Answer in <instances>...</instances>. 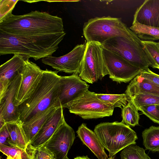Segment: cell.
<instances>
[{
	"mask_svg": "<svg viewBox=\"0 0 159 159\" xmlns=\"http://www.w3.org/2000/svg\"><path fill=\"white\" fill-rule=\"evenodd\" d=\"M0 31L15 36L43 35L65 32L61 18L37 11L20 15L9 14L0 21Z\"/></svg>",
	"mask_w": 159,
	"mask_h": 159,
	"instance_id": "cell-1",
	"label": "cell"
},
{
	"mask_svg": "<svg viewBox=\"0 0 159 159\" xmlns=\"http://www.w3.org/2000/svg\"><path fill=\"white\" fill-rule=\"evenodd\" d=\"M66 34L15 36L0 31V54H19L35 60L46 58L57 49Z\"/></svg>",
	"mask_w": 159,
	"mask_h": 159,
	"instance_id": "cell-2",
	"label": "cell"
},
{
	"mask_svg": "<svg viewBox=\"0 0 159 159\" xmlns=\"http://www.w3.org/2000/svg\"><path fill=\"white\" fill-rule=\"evenodd\" d=\"M58 71L43 70L37 86L30 97L18 106L19 120L23 124L33 119L50 108L61 104L58 99L60 80Z\"/></svg>",
	"mask_w": 159,
	"mask_h": 159,
	"instance_id": "cell-3",
	"label": "cell"
},
{
	"mask_svg": "<svg viewBox=\"0 0 159 159\" xmlns=\"http://www.w3.org/2000/svg\"><path fill=\"white\" fill-rule=\"evenodd\" d=\"M83 34L87 42H95L102 44L111 38L120 37L142 46L141 40L120 18L108 16L91 18L84 23Z\"/></svg>",
	"mask_w": 159,
	"mask_h": 159,
	"instance_id": "cell-4",
	"label": "cell"
},
{
	"mask_svg": "<svg viewBox=\"0 0 159 159\" xmlns=\"http://www.w3.org/2000/svg\"><path fill=\"white\" fill-rule=\"evenodd\" d=\"M94 131L108 152L109 157L129 145L135 144L138 139L136 132L121 122L100 123L95 126Z\"/></svg>",
	"mask_w": 159,
	"mask_h": 159,
	"instance_id": "cell-5",
	"label": "cell"
},
{
	"mask_svg": "<svg viewBox=\"0 0 159 159\" xmlns=\"http://www.w3.org/2000/svg\"><path fill=\"white\" fill-rule=\"evenodd\" d=\"M79 76L86 83L93 84L108 75L103 55L102 45L87 42Z\"/></svg>",
	"mask_w": 159,
	"mask_h": 159,
	"instance_id": "cell-6",
	"label": "cell"
},
{
	"mask_svg": "<svg viewBox=\"0 0 159 159\" xmlns=\"http://www.w3.org/2000/svg\"><path fill=\"white\" fill-rule=\"evenodd\" d=\"M103 48L118 55L143 70L148 68V61L143 46L122 37H115L105 42Z\"/></svg>",
	"mask_w": 159,
	"mask_h": 159,
	"instance_id": "cell-7",
	"label": "cell"
},
{
	"mask_svg": "<svg viewBox=\"0 0 159 159\" xmlns=\"http://www.w3.org/2000/svg\"><path fill=\"white\" fill-rule=\"evenodd\" d=\"M96 93L88 90L68 108L71 113L84 119H97L112 115L114 108L100 100Z\"/></svg>",
	"mask_w": 159,
	"mask_h": 159,
	"instance_id": "cell-8",
	"label": "cell"
},
{
	"mask_svg": "<svg viewBox=\"0 0 159 159\" xmlns=\"http://www.w3.org/2000/svg\"><path fill=\"white\" fill-rule=\"evenodd\" d=\"M102 52L108 75L114 81L119 83L128 82L142 70L118 55L103 48Z\"/></svg>",
	"mask_w": 159,
	"mask_h": 159,
	"instance_id": "cell-9",
	"label": "cell"
},
{
	"mask_svg": "<svg viewBox=\"0 0 159 159\" xmlns=\"http://www.w3.org/2000/svg\"><path fill=\"white\" fill-rule=\"evenodd\" d=\"M89 87V85L82 80L78 74L61 76L58 99L62 107L68 109L74 102L88 90Z\"/></svg>",
	"mask_w": 159,
	"mask_h": 159,
	"instance_id": "cell-10",
	"label": "cell"
},
{
	"mask_svg": "<svg viewBox=\"0 0 159 159\" xmlns=\"http://www.w3.org/2000/svg\"><path fill=\"white\" fill-rule=\"evenodd\" d=\"M85 47L86 44H78L66 54L60 57L50 56L42 61L58 71L79 74Z\"/></svg>",
	"mask_w": 159,
	"mask_h": 159,
	"instance_id": "cell-11",
	"label": "cell"
},
{
	"mask_svg": "<svg viewBox=\"0 0 159 159\" xmlns=\"http://www.w3.org/2000/svg\"><path fill=\"white\" fill-rule=\"evenodd\" d=\"M75 138L74 129L65 121L44 146L56 159H69L68 153Z\"/></svg>",
	"mask_w": 159,
	"mask_h": 159,
	"instance_id": "cell-12",
	"label": "cell"
},
{
	"mask_svg": "<svg viewBox=\"0 0 159 159\" xmlns=\"http://www.w3.org/2000/svg\"><path fill=\"white\" fill-rule=\"evenodd\" d=\"M43 70L29 59L26 61L15 96L16 106H18L30 97L39 82Z\"/></svg>",
	"mask_w": 159,
	"mask_h": 159,
	"instance_id": "cell-13",
	"label": "cell"
},
{
	"mask_svg": "<svg viewBox=\"0 0 159 159\" xmlns=\"http://www.w3.org/2000/svg\"><path fill=\"white\" fill-rule=\"evenodd\" d=\"M29 57L15 54L0 66V101L6 94L9 85L18 75L21 74Z\"/></svg>",
	"mask_w": 159,
	"mask_h": 159,
	"instance_id": "cell-14",
	"label": "cell"
},
{
	"mask_svg": "<svg viewBox=\"0 0 159 159\" xmlns=\"http://www.w3.org/2000/svg\"><path fill=\"white\" fill-rule=\"evenodd\" d=\"M61 106L58 108L47 120L28 146L35 149L44 146L65 121Z\"/></svg>",
	"mask_w": 159,
	"mask_h": 159,
	"instance_id": "cell-15",
	"label": "cell"
},
{
	"mask_svg": "<svg viewBox=\"0 0 159 159\" xmlns=\"http://www.w3.org/2000/svg\"><path fill=\"white\" fill-rule=\"evenodd\" d=\"M21 79V74L18 75L13 79L6 94L1 100L4 102L3 114L6 123L20 122L18 106L15 105V100Z\"/></svg>",
	"mask_w": 159,
	"mask_h": 159,
	"instance_id": "cell-16",
	"label": "cell"
},
{
	"mask_svg": "<svg viewBox=\"0 0 159 159\" xmlns=\"http://www.w3.org/2000/svg\"><path fill=\"white\" fill-rule=\"evenodd\" d=\"M159 28V0H146L136 10L133 23Z\"/></svg>",
	"mask_w": 159,
	"mask_h": 159,
	"instance_id": "cell-17",
	"label": "cell"
},
{
	"mask_svg": "<svg viewBox=\"0 0 159 159\" xmlns=\"http://www.w3.org/2000/svg\"><path fill=\"white\" fill-rule=\"evenodd\" d=\"M78 137L82 143L88 147L98 159H107L108 156L98 136L86 124L83 123L76 131Z\"/></svg>",
	"mask_w": 159,
	"mask_h": 159,
	"instance_id": "cell-18",
	"label": "cell"
},
{
	"mask_svg": "<svg viewBox=\"0 0 159 159\" xmlns=\"http://www.w3.org/2000/svg\"><path fill=\"white\" fill-rule=\"evenodd\" d=\"M125 93L129 100L139 94H149L159 96V87L140 74L134 77L127 86Z\"/></svg>",
	"mask_w": 159,
	"mask_h": 159,
	"instance_id": "cell-19",
	"label": "cell"
},
{
	"mask_svg": "<svg viewBox=\"0 0 159 159\" xmlns=\"http://www.w3.org/2000/svg\"><path fill=\"white\" fill-rule=\"evenodd\" d=\"M61 106V104L55 105L31 121L23 124H21L22 128L29 144L44 124L54 114L56 110Z\"/></svg>",
	"mask_w": 159,
	"mask_h": 159,
	"instance_id": "cell-20",
	"label": "cell"
},
{
	"mask_svg": "<svg viewBox=\"0 0 159 159\" xmlns=\"http://www.w3.org/2000/svg\"><path fill=\"white\" fill-rule=\"evenodd\" d=\"M11 136L12 146L27 151L29 144L20 122L6 124Z\"/></svg>",
	"mask_w": 159,
	"mask_h": 159,
	"instance_id": "cell-21",
	"label": "cell"
},
{
	"mask_svg": "<svg viewBox=\"0 0 159 159\" xmlns=\"http://www.w3.org/2000/svg\"><path fill=\"white\" fill-rule=\"evenodd\" d=\"M130 29L141 41H153L159 40V28L133 23Z\"/></svg>",
	"mask_w": 159,
	"mask_h": 159,
	"instance_id": "cell-22",
	"label": "cell"
},
{
	"mask_svg": "<svg viewBox=\"0 0 159 159\" xmlns=\"http://www.w3.org/2000/svg\"><path fill=\"white\" fill-rule=\"evenodd\" d=\"M143 144L146 149L159 152V126H152L142 132Z\"/></svg>",
	"mask_w": 159,
	"mask_h": 159,
	"instance_id": "cell-23",
	"label": "cell"
},
{
	"mask_svg": "<svg viewBox=\"0 0 159 159\" xmlns=\"http://www.w3.org/2000/svg\"><path fill=\"white\" fill-rule=\"evenodd\" d=\"M143 50L150 64V66L159 70V42L141 41Z\"/></svg>",
	"mask_w": 159,
	"mask_h": 159,
	"instance_id": "cell-24",
	"label": "cell"
},
{
	"mask_svg": "<svg viewBox=\"0 0 159 159\" xmlns=\"http://www.w3.org/2000/svg\"><path fill=\"white\" fill-rule=\"evenodd\" d=\"M138 111L129 100L126 105L121 109V122L130 127L139 125L140 117Z\"/></svg>",
	"mask_w": 159,
	"mask_h": 159,
	"instance_id": "cell-25",
	"label": "cell"
},
{
	"mask_svg": "<svg viewBox=\"0 0 159 159\" xmlns=\"http://www.w3.org/2000/svg\"><path fill=\"white\" fill-rule=\"evenodd\" d=\"M95 95L98 99L114 108L118 107L122 109L126 105L129 100L125 93L121 94L96 93Z\"/></svg>",
	"mask_w": 159,
	"mask_h": 159,
	"instance_id": "cell-26",
	"label": "cell"
},
{
	"mask_svg": "<svg viewBox=\"0 0 159 159\" xmlns=\"http://www.w3.org/2000/svg\"><path fill=\"white\" fill-rule=\"evenodd\" d=\"M120 156L121 159H151L143 148L134 145L124 148Z\"/></svg>",
	"mask_w": 159,
	"mask_h": 159,
	"instance_id": "cell-27",
	"label": "cell"
},
{
	"mask_svg": "<svg viewBox=\"0 0 159 159\" xmlns=\"http://www.w3.org/2000/svg\"><path fill=\"white\" fill-rule=\"evenodd\" d=\"M0 150L4 154L14 159H33L30 153L19 148L0 144Z\"/></svg>",
	"mask_w": 159,
	"mask_h": 159,
	"instance_id": "cell-28",
	"label": "cell"
},
{
	"mask_svg": "<svg viewBox=\"0 0 159 159\" xmlns=\"http://www.w3.org/2000/svg\"><path fill=\"white\" fill-rule=\"evenodd\" d=\"M137 108L142 106L159 105V96L149 94H139L129 99Z\"/></svg>",
	"mask_w": 159,
	"mask_h": 159,
	"instance_id": "cell-29",
	"label": "cell"
},
{
	"mask_svg": "<svg viewBox=\"0 0 159 159\" xmlns=\"http://www.w3.org/2000/svg\"><path fill=\"white\" fill-rule=\"evenodd\" d=\"M137 109L154 122L159 124V105L142 106Z\"/></svg>",
	"mask_w": 159,
	"mask_h": 159,
	"instance_id": "cell-30",
	"label": "cell"
},
{
	"mask_svg": "<svg viewBox=\"0 0 159 159\" xmlns=\"http://www.w3.org/2000/svg\"><path fill=\"white\" fill-rule=\"evenodd\" d=\"M27 150L33 159H56L52 153L44 146L35 149L28 147Z\"/></svg>",
	"mask_w": 159,
	"mask_h": 159,
	"instance_id": "cell-31",
	"label": "cell"
},
{
	"mask_svg": "<svg viewBox=\"0 0 159 159\" xmlns=\"http://www.w3.org/2000/svg\"><path fill=\"white\" fill-rule=\"evenodd\" d=\"M0 1V21L3 19L9 14L12 13V11L18 0H1Z\"/></svg>",
	"mask_w": 159,
	"mask_h": 159,
	"instance_id": "cell-32",
	"label": "cell"
},
{
	"mask_svg": "<svg viewBox=\"0 0 159 159\" xmlns=\"http://www.w3.org/2000/svg\"><path fill=\"white\" fill-rule=\"evenodd\" d=\"M146 79L159 87V75L151 71L149 68L142 70L139 74Z\"/></svg>",
	"mask_w": 159,
	"mask_h": 159,
	"instance_id": "cell-33",
	"label": "cell"
},
{
	"mask_svg": "<svg viewBox=\"0 0 159 159\" xmlns=\"http://www.w3.org/2000/svg\"><path fill=\"white\" fill-rule=\"evenodd\" d=\"M0 144L12 146L11 136L6 124L0 129Z\"/></svg>",
	"mask_w": 159,
	"mask_h": 159,
	"instance_id": "cell-34",
	"label": "cell"
},
{
	"mask_svg": "<svg viewBox=\"0 0 159 159\" xmlns=\"http://www.w3.org/2000/svg\"><path fill=\"white\" fill-rule=\"evenodd\" d=\"M4 105V102L3 100L0 101V129L2 128L6 124L3 116V111Z\"/></svg>",
	"mask_w": 159,
	"mask_h": 159,
	"instance_id": "cell-35",
	"label": "cell"
},
{
	"mask_svg": "<svg viewBox=\"0 0 159 159\" xmlns=\"http://www.w3.org/2000/svg\"><path fill=\"white\" fill-rule=\"evenodd\" d=\"M73 159H91L89 158L87 156H77L74 158Z\"/></svg>",
	"mask_w": 159,
	"mask_h": 159,
	"instance_id": "cell-36",
	"label": "cell"
},
{
	"mask_svg": "<svg viewBox=\"0 0 159 159\" xmlns=\"http://www.w3.org/2000/svg\"><path fill=\"white\" fill-rule=\"evenodd\" d=\"M7 159H14L13 158L11 157H7Z\"/></svg>",
	"mask_w": 159,
	"mask_h": 159,
	"instance_id": "cell-37",
	"label": "cell"
},
{
	"mask_svg": "<svg viewBox=\"0 0 159 159\" xmlns=\"http://www.w3.org/2000/svg\"><path fill=\"white\" fill-rule=\"evenodd\" d=\"M113 157H109L107 159H113Z\"/></svg>",
	"mask_w": 159,
	"mask_h": 159,
	"instance_id": "cell-38",
	"label": "cell"
},
{
	"mask_svg": "<svg viewBox=\"0 0 159 159\" xmlns=\"http://www.w3.org/2000/svg\"><path fill=\"white\" fill-rule=\"evenodd\" d=\"M113 159H116L115 158V157L114 156H113Z\"/></svg>",
	"mask_w": 159,
	"mask_h": 159,
	"instance_id": "cell-39",
	"label": "cell"
},
{
	"mask_svg": "<svg viewBox=\"0 0 159 159\" xmlns=\"http://www.w3.org/2000/svg\"><path fill=\"white\" fill-rule=\"evenodd\" d=\"M0 159H2V158H0Z\"/></svg>",
	"mask_w": 159,
	"mask_h": 159,
	"instance_id": "cell-40",
	"label": "cell"
},
{
	"mask_svg": "<svg viewBox=\"0 0 159 159\" xmlns=\"http://www.w3.org/2000/svg\"></svg>",
	"mask_w": 159,
	"mask_h": 159,
	"instance_id": "cell-41",
	"label": "cell"
},
{
	"mask_svg": "<svg viewBox=\"0 0 159 159\" xmlns=\"http://www.w3.org/2000/svg\"></svg>",
	"mask_w": 159,
	"mask_h": 159,
	"instance_id": "cell-42",
	"label": "cell"
}]
</instances>
